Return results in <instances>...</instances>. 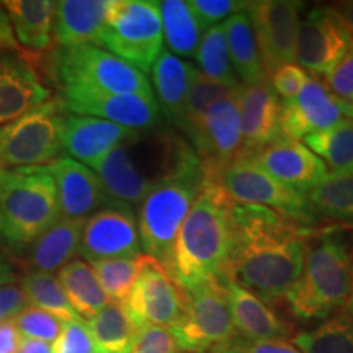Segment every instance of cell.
I'll return each mask as SVG.
<instances>
[{
    "label": "cell",
    "instance_id": "6da1fadb",
    "mask_svg": "<svg viewBox=\"0 0 353 353\" xmlns=\"http://www.w3.org/2000/svg\"><path fill=\"white\" fill-rule=\"evenodd\" d=\"M231 245L219 276L273 304L303 270L312 229L270 208L231 201Z\"/></svg>",
    "mask_w": 353,
    "mask_h": 353
},
{
    "label": "cell",
    "instance_id": "7a4b0ae2",
    "mask_svg": "<svg viewBox=\"0 0 353 353\" xmlns=\"http://www.w3.org/2000/svg\"><path fill=\"white\" fill-rule=\"evenodd\" d=\"M231 200L216 182L203 183L172 249L167 272L183 291L219 276L231 245Z\"/></svg>",
    "mask_w": 353,
    "mask_h": 353
},
{
    "label": "cell",
    "instance_id": "3957f363",
    "mask_svg": "<svg viewBox=\"0 0 353 353\" xmlns=\"http://www.w3.org/2000/svg\"><path fill=\"white\" fill-rule=\"evenodd\" d=\"M353 232L339 228L314 231L307 239L303 270L286 293L298 319H325L342 311L350 296Z\"/></svg>",
    "mask_w": 353,
    "mask_h": 353
},
{
    "label": "cell",
    "instance_id": "277c9868",
    "mask_svg": "<svg viewBox=\"0 0 353 353\" xmlns=\"http://www.w3.org/2000/svg\"><path fill=\"white\" fill-rule=\"evenodd\" d=\"M59 218L56 183L46 167L0 169V244L23 252Z\"/></svg>",
    "mask_w": 353,
    "mask_h": 353
},
{
    "label": "cell",
    "instance_id": "5b68a950",
    "mask_svg": "<svg viewBox=\"0 0 353 353\" xmlns=\"http://www.w3.org/2000/svg\"><path fill=\"white\" fill-rule=\"evenodd\" d=\"M203 183L201 167L154 187L139 203L138 231L148 257L169 268L176 234L192 210Z\"/></svg>",
    "mask_w": 353,
    "mask_h": 353
},
{
    "label": "cell",
    "instance_id": "8992f818",
    "mask_svg": "<svg viewBox=\"0 0 353 353\" xmlns=\"http://www.w3.org/2000/svg\"><path fill=\"white\" fill-rule=\"evenodd\" d=\"M99 44L143 74L149 72L164 51L159 2L112 0Z\"/></svg>",
    "mask_w": 353,
    "mask_h": 353
},
{
    "label": "cell",
    "instance_id": "52a82bcc",
    "mask_svg": "<svg viewBox=\"0 0 353 353\" xmlns=\"http://www.w3.org/2000/svg\"><path fill=\"white\" fill-rule=\"evenodd\" d=\"M64 112L63 100L50 99L0 126V169L46 167L59 159Z\"/></svg>",
    "mask_w": 353,
    "mask_h": 353
},
{
    "label": "cell",
    "instance_id": "ba28073f",
    "mask_svg": "<svg viewBox=\"0 0 353 353\" xmlns=\"http://www.w3.org/2000/svg\"><path fill=\"white\" fill-rule=\"evenodd\" d=\"M54 70L63 90L154 95L151 83L141 70L94 44L61 48Z\"/></svg>",
    "mask_w": 353,
    "mask_h": 353
},
{
    "label": "cell",
    "instance_id": "9c48e42d",
    "mask_svg": "<svg viewBox=\"0 0 353 353\" xmlns=\"http://www.w3.org/2000/svg\"><path fill=\"white\" fill-rule=\"evenodd\" d=\"M185 296L182 319L170 329L180 352L210 353L236 339L223 278L216 276L185 291Z\"/></svg>",
    "mask_w": 353,
    "mask_h": 353
},
{
    "label": "cell",
    "instance_id": "30bf717a",
    "mask_svg": "<svg viewBox=\"0 0 353 353\" xmlns=\"http://www.w3.org/2000/svg\"><path fill=\"white\" fill-rule=\"evenodd\" d=\"M219 185L234 203L265 206L301 224L316 223L306 195L278 182L252 157H237L221 175Z\"/></svg>",
    "mask_w": 353,
    "mask_h": 353
},
{
    "label": "cell",
    "instance_id": "8fae6325",
    "mask_svg": "<svg viewBox=\"0 0 353 353\" xmlns=\"http://www.w3.org/2000/svg\"><path fill=\"white\" fill-rule=\"evenodd\" d=\"M239 92L216 101L188 132L206 182L219 183L224 170L241 156Z\"/></svg>",
    "mask_w": 353,
    "mask_h": 353
},
{
    "label": "cell",
    "instance_id": "7c38bea8",
    "mask_svg": "<svg viewBox=\"0 0 353 353\" xmlns=\"http://www.w3.org/2000/svg\"><path fill=\"white\" fill-rule=\"evenodd\" d=\"M185 303V291L164 265L145 255L143 270L123 304L138 329L145 325L172 329L182 319Z\"/></svg>",
    "mask_w": 353,
    "mask_h": 353
},
{
    "label": "cell",
    "instance_id": "4fadbf2b",
    "mask_svg": "<svg viewBox=\"0 0 353 353\" xmlns=\"http://www.w3.org/2000/svg\"><path fill=\"white\" fill-rule=\"evenodd\" d=\"M353 48L334 7L311 8L298 21L294 61L312 76H327Z\"/></svg>",
    "mask_w": 353,
    "mask_h": 353
},
{
    "label": "cell",
    "instance_id": "5bb4252c",
    "mask_svg": "<svg viewBox=\"0 0 353 353\" xmlns=\"http://www.w3.org/2000/svg\"><path fill=\"white\" fill-rule=\"evenodd\" d=\"M299 2L291 0H260L247 3V15L252 23L262 59L265 77H270L281 65L293 64Z\"/></svg>",
    "mask_w": 353,
    "mask_h": 353
},
{
    "label": "cell",
    "instance_id": "9a60e30c",
    "mask_svg": "<svg viewBox=\"0 0 353 353\" xmlns=\"http://www.w3.org/2000/svg\"><path fill=\"white\" fill-rule=\"evenodd\" d=\"M143 252L138 221L130 205L110 201L87 218L79 255L88 262L138 257Z\"/></svg>",
    "mask_w": 353,
    "mask_h": 353
},
{
    "label": "cell",
    "instance_id": "2e32d148",
    "mask_svg": "<svg viewBox=\"0 0 353 353\" xmlns=\"http://www.w3.org/2000/svg\"><path fill=\"white\" fill-rule=\"evenodd\" d=\"M61 100L70 114L99 118L134 131L154 128L161 118V108L154 95L63 90Z\"/></svg>",
    "mask_w": 353,
    "mask_h": 353
},
{
    "label": "cell",
    "instance_id": "e0dca14e",
    "mask_svg": "<svg viewBox=\"0 0 353 353\" xmlns=\"http://www.w3.org/2000/svg\"><path fill=\"white\" fill-rule=\"evenodd\" d=\"M345 103L330 94L324 82L311 77L294 99L281 103L280 136L299 141L329 130L345 118Z\"/></svg>",
    "mask_w": 353,
    "mask_h": 353
},
{
    "label": "cell",
    "instance_id": "ac0fdd59",
    "mask_svg": "<svg viewBox=\"0 0 353 353\" xmlns=\"http://www.w3.org/2000/svg\"><path fill=\"white\" fill-rule=\"evenodd\" d=\"M252 159L278 182L304 195L329 174L327 165L306 148V144L283 136L263 148Z\"/></svg>",
    "mask_w": 353,
    "mask_h": 353
},
{
    "label": "cell",
    "instance_id": "d6986e66",
    "mask_svg": "<svg viewBox=\"0 0 353 353\" xmlns=\"http://www.w3.org/2000/svg\"><path fill=\"white\" fill-rule=\"evenodd\" d=\"M50 95L28 56L0 51V126L48 101Z\"/></svg>",
    "mask_w": 353,
    "mask_h": 353
},
{
    "label": "cell",
    "instance_id": "ffe728a7",
    "mask_svg": "<svg viewBox=\"0 0 353 353\" xmlns=\"http://www.w3.org/2000/svg\"><path fill=\"white\" fill-rule=\"evenodd\" d=\"M46 169L56 183L61 216L64 218L87 219L112 201L95 172L74 159L59 157Z\"/></svg>",
    "mask_w": 353,
    "mask_h": 353
},
{
    "label": "cell",
    "instance_id": "44dd1931",
    "mask_svg": "<svg viewBox=\"0 0 353 353\" xmlns=\"http://www.w3.org/2000/svg\"><path fill=\"white\" fill-rule=\"evenodd\" d=\"M239 113L242 132L239 157H254L280 138L281 103L267 81L241 88Z\"/></svg>",
    "mask_w": 353,
    "mask_h": 353
},
{
    "label": "cell",
    "instance_id": "7402d4cb",
    "mask_svg": "<svg viewBox=\"0 0 353 353\" xmlns=\"http://www.w3.org/2000/svg\"><path fill=\"white\" fill-rule=\"evenodd\" d=\"M138 132L99 118L65 114L63 151L68 152L70 159L92 169L114 148L132 139Z\"/></svg>",
    "mask_w": 353,
    "mask_h": 353
},
{
    "label": "cell",
    "instance_id": "603a6c76",
    "mask_svg": "<svg viewBox=\"0 0 353 353\" xmlns=\"http://www.w3.org/2000/svg\"><path fill=\"white\" fill-rule=\"evenodd\" d=\"M223 278V276H219ZM226 286L229 309L234 322V329L244 341H285L293 327L281 319L273 309L241 286L223 278Z\"/></svg>",
    "mask_w": 353,
    "mask_h": 353
},
{
    "label": "cell",
    "instance_id": "cb8c5ba5",
    "mask_svg": "<svg viewBox=\"0 0 353 353\" xmlns=\"http://www.w3.org/2000/svg\"><path fill=\"white\" fill-rule=\"evenodd\" d=\"M13 37L26 56H39L54 43L56 2L51 0H6L2 2Z\"/></svg>",
    "mask_w": 353,
    "mask_h": 353
},
{
    "label": "cell",
    "instance_id": "d4e9b609",
    "mask_svg": "<svg viewBox=\"0 0 353 353\" xmlns=\"http://www.w3.org/2000/svg\"><path fill=\"white\" fill-rule=\"evenodd\" d=\"M112 0H61L56 2L54 41L63 48L99 44Z\"/></svg>",
    "mask_w": 353,
    "mask_h": 353
},
{
    "label": "cell",
    "instance_id": "484cf974",
    "mask_svg": "<svg viewBox=\"0 0 353 353\" xmlns=\"http://www.w3.org/2000/svg\"><path fill=\"white\" fill-rule=\"evenodd\" d=\"M87 219H70L61 216L30 245L28 260L32 270L52 273L72 262L79 254L82 231Z\"/></svg>",
    "mask_w": 353,
    "mask_h": 353
},
{
    "label": "cell",
    "instance_id": "4316f807",
    "mask_svg": "<svg viewBox=\"0 0 353 353\" xmlns=\"http://www.w3.org/2000/svg\"><path fill=\"white\" fill-rule=\"evenodd\" d=\"M195 72L196 69L192 64L185 63L170 51H162L151 69L154 87L161 101L159 108L176 123L182 117Z\"/></svg>",
    "mask_w": 353,
    "mask_h": 353
},
{
    "label": "cell",
    "instance_id": "83f0119b",
    "mask_svg": "<svg viewBox=\"0 0 353 353\" xmlns=\"http://www.w3.org/2000/svg\"><path fill=\"white\" fill-rule=\"evenodd\" d=\"M229 56L237 81L247 85H254L267 81L263 74L262 59L257 46V39L245 10L234 13L224 21Z\"/></svg>",
    "mask_w": 353,
    "mask_h": 353
},
{
    "label": "cell",
    "instance_id": "f1b7e54d",
    "mask_svg": "<svg viewBox=\"0 0 353 353\" xmlns=\"http://www.w3.org/2000/svg\"><path fill=\"white\" fill-rule=\"evenodd\" d=\"M309 213L316 219L353 224V174L330 172L306 193Z\"/></svg>",
    "mask_w": 353,
    "mask_h": 353
},
{
    "label": "cell",
    "instance_id": "f546056e",
    "mask_svg": "<svg viewBox=\"0 0 353 353\" xmlns=\"http://www.w3.org/2000/svg\"><path fill=\"white\" fill-rule=\"evenodd\" d=\"M68 299L79 317L90 319L110 303L90 263L72 260L57 273Z\"/></svg>",
    "mask_w": 353,
    "mask_h": 353
},
{
    "label": "cell",
    "instance_id": "4dcf8cb0",
    "mask_svg": "<svg viewBox=\"0 0 353 353\" xmlns=\"http://www.w3.org/2000/svg\"><path fill=\"white\" fill-rule=\"evenodd\" d=\"M162 33L167 44L176 57H192L196 54L203 38V26L185 0H164L159 2Z\"/></svg>",
    "mask_w": 353,
    "mask_h": 353
},
{
    "label": "cell",
    "instance_id": "1f68e13d",
    "mask_svg": "<svg viewBox=\"0 0 353 353\" xmlns=\"http://www.w3.org/2000/svg\"><path fill=\"white\" fill-rule=\"evenodd\" d=\"M85 322L103 353H130L139 330L123 303H108Z\"/></svg>",
    "mask_w": 353,
    "mask_h": 353
},
{
    "label": "cell",
    "instance_id": "d6a6232c",
    "mask_svg": "<svg viewBox=\"0 0 353 353\" xmlns=\"http://www.w3.org/2000/svg\"><path fill=\"white\" fill-rule=\"evenodd\" d=\"M301 353H353V314L341 312L291 341Z\"/></svg>",
    "mask_w": 353,
    "mask_h": 353
},
{
    "label": "cell",
    "instance_id": "836d02e7",
    "mask_svg": "<svg viewBox=\"0 0 353 353\" xmlns=\"http://www.w3.org/2000/svg\"><path fill=\"white\" fill-rule=\"evenodd\" d=\"M20 286L23 290L28 306L41 309L48 314L57 317L61 322H68L79 317L70 306L68 294L61 286L59 280L52 273L30 270L21 278Z\"/></svg>",
    "mask_w": 353,
    "mask_h": 353
},
{
    "label": "cell",
    "instance_id": "e575fe53",
    "mask_svg": "<svg viewBox=\"0 0 353 353\" xmlns=\"http://www.w3.org/2000/svg\"><path fill=\"white\" fill-rule=\"evenodd\" d=\"M196 61L201 74L208 77L210 81L223 83V85L234 88V90L242 88L232 69L224 23L206 30L196 50Z\"/></svg>",
    "mask_w": 353,
    "mask_h": 353
},
{
    "label": "cell",
    "instance_id": "d590c367",
    "mask_svg": "<svg viewBox=\"0 0 353 353\" xmlns=\"http://www.w3.org/2000/svg\"><path fill=\"white\" fill-rule=\"evenodd\" d=\"M306 148L329 165L332 172H350L353 167V121L343 118L325 131L304 138Z\"/></svg>",
    "mask_w": 353,
    "mask_h": 353
},
{
    "label": "cell",
    "instance_id": "8d00e7d4",
    "mask_svg": "<svg viewBox=\"0 0 353 353\" xmlns=\"http://www.w3.org/2000/svg\"><path fill=\"white\" fill-rule=\"evenodd\" d=\"M145 255L90 262L110 303H125L143 270Z\"/></svg>",
    "mask_w": 353,
    "mask_h": 353
},
{
    "label": "cell",
    "instance_id": "74e56055",
    "mask_svg": "<svg viewBox=\"0 0 353 353\" xmlns=\"http://www.w3.org/2000/svg\"><path fill=\"white\" fill-rule=\"evenodd\" d=\"M239 90H234V88L223 85V83L210 81L208 77L203 76L200 70H196L187 100H185V107L179 125L188 134L190 131L195 130L198 123L203 120V117H205L206 112L213 107L216 101L237 94Z\"/></svg>",
    "mask_w": 353,
    "mask_h": 353
},
{
    "label": "cell",
    "instance_id": "f35d334b",
    "mask_svg": "<svg viewBox=\"0 0 353 353\" xmlns=\"http://www.w3.org/2000/svg\"><path fill=\"white\" fill-rule=\"evenodd\" d=\"M20 337L54 343L63 330V322L41 309L26 306L13 321Z\"/></svg>",
    "mask_w": 353,
    "mask_h": 353
},
{
    "label": "cell",
    "instance_id": "ab89813d",
    "mask_svg": "<svg viewBox=\"0 0 353 353\" xmlns=\"http://www.w3.org/2000/svg\"><path fill=\"white\" fill-rule=\"evenodd\" d=\"M54 353H103L82 317L63 322V330L52 343Z\"/></svg>",
    "mask_w": 353,
    "mask_h": 353
},
{
    "label": "cell",
    "instance_id": "60d3db41",
    "mask_svg": "<svg viewBox=\"0 0 353 353\" xmlns=\"http://www.w3.org/2000/svg\"><path fill=\"white\" fill-rule=\"evenodd\" d=\"M196 19L200 20L203 30H210L219 25L221 20L229 19L234 13L247 8L249 2H237V0H192L188 2Z\"/></svg>",
    "mask_w": 353,
    "mask_h": 353
},
{
    "label": "cell",
    "instance_id": "b9f144b4",
    "mask_svg": "<svg viewBox=\"0 0 353 353\" xmlns=\"http://www.w3.org/2000/svg\"><path fill=\"white\" fill-rule=\"evenodd\" d=\"M172 330L157 325H145L138 330L130 353H179Z\"/></svg>",
    "mask_w": 353,
    "mask_h": 353
},
{
    "label": "cell",
    "instance_id": "7bdbcfd3",
    "mask_svg": "<svg viewBox=\"0 0 353 353\" xmlns=\"http://www.w3.org/2000/svg\"><path fill=\"white\" fill-rule=\"evenodd\" d=\"M270 87L275 92V95L281 97L283 101H288L294 99L303 90V87L306 85L311 76L296 64H286L281 65L280 69H276L270 76Z\"/></svg>",
    "mask_w": 353,
    "mask_h": 353
},
{
    "label": "cell",
    "instance_id": "ee69618b",
    "mask_svg": "<svg viewBox=\"0 0 353 353\" xmlns=\"http://www.w3.org/2000/svg\"><path fill=\"white\" fill-rule=\"evenodd\" d=\"M324 85L337 99L353 100V48L327 76H324Z\"/></svg>",
    "mask_w": 353,
    "mask_h": 353
},
{
    "label": "cell",
    "instance_id": "f6af8a7d",
    "mask_svg": "<svg viewBox=\"0 0 353 353\" xmlns=\"http://www.w3.org/2000/svg\"><path fill=\"white\" fill-rule=\"evenodd\" d=\"M26 307V299L20 283L0 286V322L15 321Z\"/></svg>",
    "mask_w": 353,
    "mask_h": 353
},
{
    "label": "cell",
    "instance_id": "bcb514c9",
    "mask_svg": "<svg viewBox=\"0 0 353 353\" xmlns=\"http://www.w3.org/2000/svg\"><path fill=\"white\" fill-rule=\"evenodd\" d=\"M236 345H239L247 353H301L291 342L286 341H244V339H234Z\"/></svg>",
    "mask_w": 353,
    "mask_h": 353
},
{
    "label": "cell",
    "instance_id": "7dc6e473",
    "mask_svg": "<svg viewBox=\"0 0 353 353\" xmlns=\"http://www.w3.org/2000/svg\"><path fill=\"white\" fill-rule=\"evenodd\" d=\"M21 337L13 321L0 322V353H17Z\"/></svg>",
    "mask_w": 353,
    "mask_h": 353
},
{
    "label": "cell",
    "instance_id": "c3c4849f",
    "mask_svg": "<svg viewBox=\"0 0 353 353\" xmlns=\"http://www.w3.org/2000/svg\"><path fill=\"white\" fill-rule=\"evenodd\" d=\"M0 51L23 52L15 41V37H13L10 21H8V17H7L6 10H3L2 3H0ZM23 54H25V52H23Z\"/></svg>",
    "mask_w": 353,
    "mask_h": 353
},
{
    "label": "cell",
    "instance_id": "681fc988",
    "mask_svg": "<svg viewBox=\"0 0 353 353\" xmlns=\"http://www.w3.org/2000/svg\"><path fill=\"white\" fill-rule=\"evenodd\" d=\"M17 353H54L52 345L48 342L33 341V339H23L21 337L20 347Z\"/></svg>",
    "mask_w": 353,
    "mask_h": 353
},
{
    "label": "cell",
    "instance_id": "f907efd6",
    "mask_svg": "<svg viewBox=\"0 0 353 353\" xmlns=\"http://www.w3.org/2000/svg\"><path fill=\"white\" fill-rule=\"evenodd\" d=\"M334 8L337 10L339 15H341L343 25H345V28L348 32V37H350L352 44H353V0L352 2L337 3Z\"/></svg>",
    "mask_w": 353,
    "mask_h": 353
},
{
    "label": "cell",
    "instance_id": "816d5d0a",
    "mask_svg": "<svg viewBox=\"0 0 353 353\" xmlns=\"http://www.w3.org/2000/svg\"><path fill=\"white\" fill-rule=\"evenodd\" d=\"M17 281V273L13 265L8 262L0 255V286L8 285V283H15Z\"/></svg>",
    "mask_w": 353,
    "mask_h": 353
},
{
    "label": "cell",
    "instance_id": "f5cc1de1",
    "mask_svg": "<svg viewBox=\"0 0 353 353\" xmlns=\"http://www.w3.org/2000/svg\"><path fill=\"white\" fill-rule=\"evenodd\" d=\"M210 353H247L245 350H242L239 345H236L234 342H229L226 345H221L218 348H214V350H211Z\"/></svg>",
    "mask_w": 353,
    "mask_h": 353
},
{
    "label": "cell",
    "instance_id": "db71d44e",
    "mask_svg": "<svg viewBox=\"0 0 353 353\" xmlns=\"http://www.w3.org/2000/svg\"><path fill=\"white\" fill-rule=\"evenodd\" d=\"M343 312H348V314H353V262H352V286H350V296H348V301L343 307Z\"/></svg>",
    "mask_w": 353,
    "mask_h": 353
},
{
    "label": "cell",
    "instance_id": "11a10c76",
    "mask_svg": "<svg viewBox=\"0 0 353 353\" xmlns=\"http://www.w3.org/2000/svg\"><path fill=\"white\" fill-rule=\"evenodd\" d=\"M345 117L353 121V103H345Z\"/></svg>",
    "mask_w": 353,
    "mask_h": 353
},
{
    "label": "cell",
    "instance_id": "9f6ffc18",
    "mask_svg": "<svg viewBox=\"0 0 353 353\" xmlns=\"http://www.w3.org/2000/svg\"><path fill=\"white\" fill-rule=\"evenodd\" d=\"M350 174H353V167H352V170H350Z\"/></svg>",
    "mask_w": 353,
    "mask_h": 353
}]
</instances>
